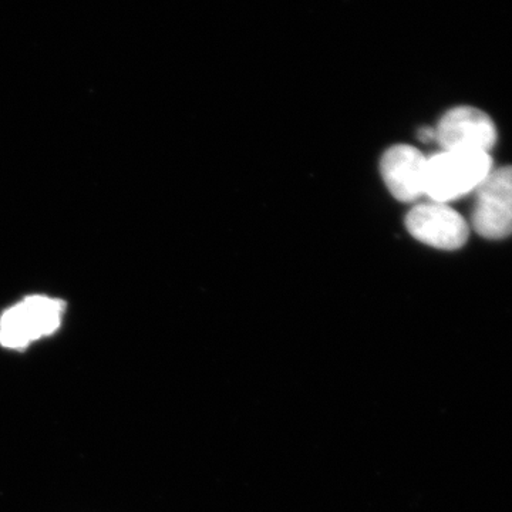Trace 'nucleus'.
Wrapping results in <instances>:
<instances>
[{
    "instance_id": "3",
    "label": "nucleus",
    "mask_w": 512,
    "mask_h": 512,
    "mask_svg": "<svg viewBox=\"0 0 512 512\" xmlns=\"http://www.w3.org/2000/svg\"><path fill=\"white\" fill-rule=\"evenodd\" d=\"M471 222L477 234L503 239L512 234V167L491 171L477 188Z\"/></svg>"
},
{
    "instance_id": "1",
    "label": "nucleus",
    "mask_w": 512,
    "mask_h": 512,
    "mask_svg": "<svg viewBox=\"0 0 512 512\" xmlns=\"http://www.w3.org/2000/svg\"><path fill=\"white\" fill-rule=\"evenodd\" d=\"M491 171L490 154L443 150L427 158L424 194L430 201L448 204L476 192Z\"/></svg>"
},
{
    "instance_id": "6",
    "label": "nucleus",
    "mask_w": 512,
    "mask_h": 512,
    "mask_svg": "<svg viewBox=\"0 0 512 512\" xmlns=\"http://www.w3.org/2000/svg\"><path fill=\"white\" fill-rule=\"evenodd\" d=\"M427 157L406 144L389 148L380 160V174L396 200L413 202L424 195Z\"/></svg>"
},
{
    "instance_id": "2",
    "label": "nucleus",
    "mask_w": 512,
    "mask_h": 512,
    "mask_svg": "<svg viewBox=\"0 0 512 512\" xmlns=\"http://www.w3.org/2000/svg\"><path fill=\"white\" fill-rule=\"evenodd\" d=\"M66 303L49 296H29L0 316V345L25 349L30 343L53 335L62 323Z\"/></svg>"
},
{
    "instance_id": "7",
    "label": "nucleus",
    "mask_w": 512,
    "mask_h": 512,
    "mask_svg": "<svg viewBox=\"0 0 512 512\" xmlns=\"http://www.w3.org/2000/svg\"><path fill=\"white\" fill-rule=\"evenodd\" d=\"M419 138L421 141H424V143H429V141L436 140V133H434V128H421Z\"/></svg>"
},
{
    "instance_id": "4",
    "label": "nucleus",
    "mask_w": 512,
    "mask_h": 512,
    "mask_svg": "<svg viewBox=\"0 0 512 512\" xmlns=\"http://www.w3.org/2000/svg\"><path fill=\"white\" fill-rule=\"evenodd\" d=\"M443 150L490 154L497 141L493 120L476 107L461 106L447 111L434 128Z\"/></svg>"
},
{
    "instance_id": "5",
    "label": "nucleus",
    "mask_w": 512,
    "mask_h": 512,
    "mask_svg": "<svg viewBox=\"0 0 512 512\" xmlns=\"http://www.w3.org/2000/svg\"><path fill=\"white\" fill-rule=\"evenodd\" d=\"M406 228L417 241L447 251L463 247L468 238L466 220L441 202H424L413 207L407 214Z\"/></svg>"
}]
</instances>
